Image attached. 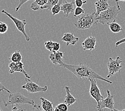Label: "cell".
Wrapping results in <instances>:
<instances>
[{"mask_svg": "<svg viewBox=\"0 0 125 111\" xmlns=\"http://www.w3.org/2000/svg\"><path fill=\"white\" fill-rule=\"evenodd\" d=\"M108 26L111 31L114 33H118L119 32L123 31V30L121 26L119 24L115 22L110 23L108 24Z\"/></svg>", "mask_w": 125, "mask_h": 111, "instance_id": "obj_21", "label": "cell"}, {"mask_svg": "<svg viewBox=\"0 0 125 111\" xmlns=\"http://www.w3.org/2000/svg\"><path fill=\"white\" fill-rule=\"evenodd\" d=\"M91 82L90 88V95L97 102V106L99 105L100 102L103 98V96L101 94L100 90L97 85L96 80L95 79H90L89 80Z\"/></svg>", "mask_w": 125, "mask_h": 111, "instance_id": "obj_8", "label": "cell"}, {"mask_svg": "<svg viewBox=\"0 0 125 111\" xmlns=\"http://www.w3.org/2000/svg\"><path fill=\"white\" fill-rule=\"evenodd\" d=\"M0 86H1V89H0V91H2V90H5L6 91H7L8 92L11 94L10 91H9L8 89H7V88H6L1 83H0Z\"/></svg>", "mask_w": 125, "mask_h": 111, "instance_id": "obj_32", "label": "cell"}, {"mask_svg": "<svg viewBox=\"0 0 125 111\" xmlns=\"http://www.w3.org/2000/svg\"><path fill=\"white\" fill-rule=\"evenodd\" d=\"M11 111H26V110L22 109H19L17 106H13L12 108Z\"/></svg>", "mask_w": 125, "mask_h": 111, "instance_id": "obj_31", "label": "cell"}, {"mask_svg": "<svg viewBox=\"0 0 125 111\" xmlns=\"http://www.w3.org/2000/svg\"><path fill=\"white\" fill-rule=\"evenodd\" d=\"M49 0H34L31 5V8L34 11L42 10V8L45 5Z\"/></svg>", "mask_w": 125, "mask_h": 111, "instance_id": "obj_17", "label": "cell"}, {"mask_svg": "<svg viewBox=\"0 0 125 111\" xmlns=\"http://www.w3.org/2000/svg\"><path fill=\"white\" fill-rule=\"evenodd\" d=\"M11 62H21L22 55L20 53V50L16 51L15 52L12 54L10 57L9 58Z\"/></svg>", "mask_w": 125, "mask_h": 111, "instance_id": "obj_19", "label": "cell"}, {"mask_svg": "<svg viewBox=\"0 0 125 111\" xmlns=\"http://www.w3.org/2000/svg\"><path fill=\"white\" fill-rule=\"evenodd\" d=\"M49 59L53 64L60 66L64 63V53L62 52H53L49 56Z\"/></svg>", "mask_w": 125, "mask_h": 111, "instance_id": "obj_11", "label": "cell"}, {"mask_svg": "<svg viewBox=\"0 0 125 111\" xmlns=\"http://www.w3.org/2000/svg\"><path fill=\"white\" fill-rule=\"evenodd\" d=\"M75 1H73L70 3L62 4L61 6V10L64 13V15L67 18L69 16L70 14L75 12L76 8Z\"/></svg>", "mask_w": 125, "mask_h": 111, "instance_id": "obj_14", "label": "cell"}, {"mask_svg": "<svg viewBox=\"0 0 125 111\" xmlns=\"http://www.w3.org/2000/svg\"><path fill=\"white\" fill-rule=\"evenodd\" d=\"M9 67L10 68L9 73L10 74H13L16 72L22 73L25 76L26 78L28 79H31V76L29 75L28 73L24 70V64L21 62H11L9 65Z\"/></svg>", "mask_w": 125, "mask_h": 111, "instance_id": "obj_10", "label": "cell"}, {"mask_svg": "<svg viewBox=\"0 0 125 111\" xmlns=\"http://www.w3.org/2000/svg\"><path fill=\"white\" fill-rule=\"evenodd\" d=\"M65 90L66 91V96L65 97V99L64 103L67 105L69 107L70 106L72 105L75 102L77 101V99L74 97L71 94L70 88V87L68 86H65Z\"/></svg>", "mask_w": 125, "mask_h": 111, "instance_id": "obj_16", "label": "cell"}, {"mask_svg": "<svg viewBox=\"0 0 125 111\" xmlns=\"http://www.w3.org/2000/svg\"><path fill=\"white\" fill-rule=\"evenodd\" d=\"M85 10L84 9H83L82 7H76L75 12H74V17H78L81 14L85 13Z\"/></svg>", "mask_w": 125, "mask_h": 111, "instance_id": "obj_25", "label": "cell"}, {"mask_svg": "<svg viewBox=\"0 0 125 111\" xmlns=\"http://www.w3.org/2000/svg\"><path fill=\"white\" fill-rule=\"evenodd\" d=\"M60 0H49L47 3L44 5L42 8V10L43 9H47L51 11L52 8L55 5L58 4Z\"/></svg>", "mask_w": 125, "mask_h": 111, "instance_id": "obj_22", "label": "cell"}, {"mask_svg": "<svg viewBox=\"0 0 125 111\" xmlns=\"http://www.w3.org/2000/svg\"><path fill=\"white\" fill-rule=\"evenodd\" d=\"M8 30V26L5 23H0V33L3 34L5 33Z\"/></svg>", "mask_w": 125, "mask_h": 111, "instance_id": "obj_24", "label": "cell"}, {"mask_svg": "<svg viewBox=\"0 0 125 111\" xmlns=\"http://www.w3.org/2000/svg\"><path fill=\"white\" fill-rule=\"evenodd\" d=\"M66 3H67L66 0H60V1H59V2L58 3V4L55 5L52 8L51 11L52 14L53 15H56L58 14L61 11V5Z\"/></svg>", "mask_w": 125, "mask_h": 111, "instance_id": "obj_20", "label": "cell"}, {"mask_svg": "<svg viewBox=\"0 0 125 111\" xmlns=\"http://www.w3.org/2000/svg\"><path fill=\"white\" fill-rule=\"evenodd\" d=\"M76 28L78 29H87L96 25V12L90 14H85L79 18L77 22L73 23Z\"/></svg>", "mask_w": 125, "mask_h": 111, "instance_id": "obj_4", "label": "cell"}, {"mask_svg": "<svg viewBox=\"0 0 125 111\" xmlns=\"http://www.w3.org/2000/svg\"><path fill=\"white\" fill-rule=\"evenodd\" d=\"M54 42L52 41H49L45 42V43H44V46H45V48L49 50V51L53 52V45H54Z\"/></svg>", "mask_w": 125, "mask_h": 111, "instance_id": "obj_23", "label": "cell"}, {"mask_svg": "<svg viewBox=\"0 0 125 111\" xmlns=\"http://www.w3.org/2000/svg\"><path fill=\"white\" fill-rule=\"evenodd\" d=\"M123 62L124 61L120 57H117L115 59L110 58L108 62L107 63V66L109 70V75L107 76V78H109L110 76L117 73H120L122 69L121 63Z\"/></svg>", "mask_w": 125, "mask_h": 111, "instance_id": "obj_5", "label": "cell"}, {"mask_svg": "<svg viewBox=\"0 0 125 111\" xmlns=\"http://www.w3.org/2000/svg\"></svg>", "mask_w": 125, "mask_h": 111, "instance_id": "obj_39", "label": "cell"}, {"mask_svg": "<svg viewBox=\"0 0 125 111\" xmlns=\"http://www.w3.org/2000/svg\"><path fill=\"white\" fill-rule=\"evenodd\" d=\"M60 66L66 68L67 70H69L73 74H75L78 79H82V80L86 79L88 80L90 79H95L96 80L103 81L108 82L109 84L112 83L111 81L103 78L99 74L95 73L87 65L83 64V63L77 65L67 64L65 63H63Z\"/></svg>", "mask_w": 125, "mask_h": 111, "instance_id": "obj_1", "label": "cell"}, {"mask_svg": "<svg viewBox=\"0 0 125 111\" xmlns=\"http://www.w3.org/2000/svg\"><path fill=\"white\" fill-rule=\"evenodd\" d=\"M115 2L117 3V6L118 7V8L119 9H120V5L119 4V2H118V0H115Z\"/></svg>", "mask_w": 125, "mask_h": 111, "instance_id": "obj_34", "label": "cell"}, {"mask_svg": "<svg viewBox=\"0 0 125 111\" xmlns=\"http://www.w3.org/2000/svg\"><path fill=\"white\" fill-rule=\"evenodd\" d=\"M96 9V18L102 12L108 10L110 6L108 3V0H97L95 3Z\"/></svg>", "mask_w": 125, "mask_h": 111, "instance_id": "obj_13", "label": "cell"}, {"mask_svg": "<svg viewBox=\"0 0 125 111\" xmlns=\"http://www.w3.org/2000/svg\"><path fill=\"white\" fill-rule=\"evenodd\" d=\"M125 37L121 39V40L118 41V42H117L115 43V46L116 47H118L119 46L120 44L123 43H125Z\"/></svg>", "mask_w": 125, "mask_h": 111, "instance_id": "obj_33", "label": "cell"}, {"mask_svg": "<svg viewBox=\"0 0 125 111\" xmlns=\"http://www.w3.org/2000/svg\"><path fill=\"white\" fill-rule=\"evenodd\" d=\"M22 104H31L35 105V101L31 99L26 97L19 92L10 94L7 101L4 102V106L8 107L9 105H16L17 106Z\"/></svg>", "mask_w": 125, "mask_h": 111, "instance_id": "obj_3", "label": "cell"}, {"mask_svg": "<svg viewBox=\"0 0 125 111\" xmlns=\"http://www.w3.org/2000/svg\"><path fill=\"white\" fill-rule=\"evenodd\" d=\"M29 1H31V0H20V2H19V3L18 5L16 8V11H19L20 8L25 3H26L27 2H28Z\"/></svg>", "mask_w": 125, "mask_h": 111, "instance_id": "obj_29", "label": "cell"}, {"mask_svg": "<svg viewBox=\"0 0 125 111\" xmlns=\"http://www.w3.org/2000/svg\"><path fill=\"white\" fill-rule=\"evenodd\" d=\"M61 40L65 42L67 46H69V45L74 46L79 41V38L75 37L73 33H65L64 34L63 37L61 38Z\"/></svg>", "mask_w": 125, "mask_h": 111, "instance_id": "obj_15", "label": "cell"}, {"mask_svg": "<svg viewBox=\"0 0 125 111\" xmlns=\"http://www.w3.org/2000/svg\"><path fill=\"white\" fill-rule=\"evenodd\" d=\"M25 81L27 82L26 84L22 86L21 88L26 90L29 93L31 94H35V93L42 92H46L47 90V86H41L38 85L37 84L33 82L30 79L26 78Z\"/></svg>", "mask_w": 125, "mask_h": 111, "instance_id": "obj_7", "label": "cell"}, {"mask_svg": "<svg viewBox=\"0 0 125 111\" xmlns=\"http://www.w3.org/2000/svg\"><path fill=\"white\" fill-rule=\"evenodd\" d=\"M66 1H67V0H66Z\"/></svg>", "mask_w": 125, "mask_h": 111, "instance_id": "obj_38", "label": "cell"}, {"mask_svg": "<svg viewBox=\"0 0 125 111\" xmlns=\"http://www.w3.org/2000/svg\"><path fill=\"white\" fill-rule=\"evenodd\" d=\"M96 38L93 36H91L86 38L82 43V46L84 51H93L96 46Z\"/></svg>", "mask_w": 125, "mask_h": 111, "instance_id": "obj_12", "label": "cell"}, {"mask_svg": "<svg viewBox=\"0 0 125 111\" xmlns=\"http://www.w3.org/2000/svg\"><path fill=\"white\" fill-rule=\"evenodd\" d=\"M2 13L7 15V16L9 17V18H10L13 21V22L14 23V24H15L18 30L21 33H22V34L23 35H24V37L26 38V40L27 41H29L31 40L30 37H29L27 34L26 32L25 26L27 24V22H26V20L25 19L19 20L18 19H17V18L13 17V16H12L11 14L8 13V12H7L4 10H2Z\"/></svg>", "mask_w": 125, "mask_h": 111, "instance_id": "obj_6", "label": "cell"}, {"mask_svg": "<svg viewBox=\"0 0 125 111\" xmlns=\"http://www.w3.org/2000/svg\"><path fill=\"white\" fill-rule=\"evenodd\" d=\"M60 111H68V106L64 103H61L56 106Z\"/></svg>", "mask_w": 125, "mask_h": 111, "instance_id": "obj_26", "label": "cell"}, {"mask_svg": "<svg viewBox=\"0 0 125 111\" xmlns=\"http://www.w3.org/2000/svg\"><path fill=\"white\" fill-rule=\"evenodd\" d=\"M40 100L42 103V107L45 111H54V109H53V103L49 100L46 99L43 97L40 98Z\"/></svg>", "mask_w": 125, "mask_h": 111, "instance_id": "obj_18", "label": "cell"}, {"mask_svg": "<svg viewBox=\"0 0 125 111\" xmlns=\"http://www.w3.org/2000/svg\"><path fill=\"white\" fill-rule=\"evenodd\" d=\"M32 111H45L39 105H35L32 107Z\"/></svg>", "mask_w": 125, "mask_h": 111, "instance_id": "obj_30", "label": "cell"}, {"mask_svg": "<svg viewBox=\"0 0 125 111\" xmlns=\"http://www.w3.org/2000/svg\"><path fill=\"white\" fill-rule=\"evenodd\" d=\"M111 111H125V109H124V110H118L114 109V110H111Z\"/></svg>", "mask_w": 125, "mask_h": 111, "instance_id": "obj_35", "label": "cell"}, {"mask_svg": "<svg viewBox=\"0 0 125 111\" xmlns=\"http://www.w3.org/2000/svg\"><path fill=\"white\" fill-rule=\"evenodd\" d=\"M87 1L83 0H75V3L77 7H82L84 4L86 3Z\"/></svg>", "mask_w": 125, "mask_h": 111, "instance_id": "obj_28", "label": "cell"}, {"mask_svg": "<svg viewBox=\"0 0 125 111\" xmlns=\"http://www.w3.org/2000/svg\"><path fill=\"white\" fill-rule=\"evenodd\" d=\"M1 111H2V110H1Z\"/></svg>", "mask_w": 125, "mask_h": 111, "instance_id": "obj_37", "label": "cell"}, {"mask_svg": "<svg viewBox=\"0 0 125 111\" xmlns=\"http://www.w3.org/2000/svg\"><path fill=\"white\" fill-rule=\"evenodd\" d=\"M60 48H61V46L60 43H59L58 42H54V45H53V52H59Z\"/></svg>", "mask_w": 125, "mask_h": 111, "instance_id": "obj_27", "label": "cell"}, {"mask_svg": "<svg viewBox=\"0 0 125 111\" xmlns=\"http://www.w3.org/2000/svg\"><path fill=\"white\" fill-rule=\"evenodd\" d=\"M108 96L105 99H103L100 102L99 105L97 106L96 108L98 111H103V109L106 108L111 110H114L115 102H114V95L111 94L109 90H106Z\"/></svg>", "mask_w": 125, "mask_h": 111, "instance_id": "obj_9", "label": "cell"}, {"mask_svg": "<svg viewBox=\"0 0 125 111\" xmlns=\"http://www.w3.org/2000/svg\"><path fill=\"white\" fill-rule=\"evenodd\" d=\"M120 10L117 6H110L108 10L102 12L96 17V23H100L102 25H108L110 23L115 22Z\"/></svg>", "mask_w": 125, "mask_h": 111, "instance_id": "obj_2", "label": "cell"}, {"mask_svg": "<svg viewBox=\"0 0 125 111\" xmlns=\"http://www.w3.org/2000/svg\"><path fill=\"white\" fill-rule=\"evenodd\" d=\"M119 1H125V0H118V2Z\"/></svg>", "mask_w": 125, "mask_h": 111, "instance_id": "obj_36", "label": "cell"}]
</instances>
